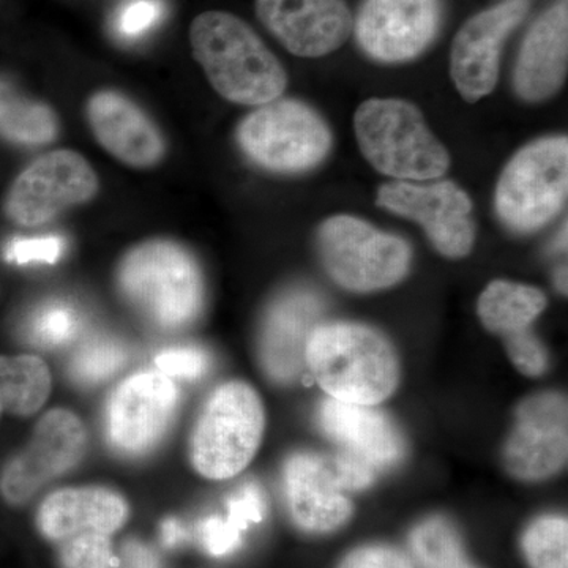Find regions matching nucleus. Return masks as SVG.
Returning a JSON list of instances; mask_svg holds the SVG:
<instances>
[{
	"label": "nucleus",
	"instance_id": "obj_1",
	"mask_svg": "<svg viewBox=\"0 0 568 568\" xmlns=\"http://www.w3.org/2000/svg\"><path fill=\"white\" fill-rule=\"evenodd\" d=\"M190 44L212 88L227 102L263 106L286 89V71L274 52L234 14H197L190 26Z\"/></svg>",
	"mask_w": 568,
	"mask_h": 568
},
{
	"label": "nucleus",
	"instance_id": "obj_2",
	"mask_svg": "<svg viewBox=\"0 0 568 568\" xmlns=\"http://www.w3.org/2000/svg\"><path fill=\"white\" fill-rule=\"evenodd\" d=\"M115 284L122 297L162 331H183L203 313L200 265L185 246L168 239H152L126 252Z\"/></svg>",
	"mask_w": 568,
	"mask_h": 568
},
{
	"label": "nucleus",
	"instance_id": "obj_3",
	"mask_svg": "<svg viewBox=\"0 0 568 568\" xmlns=\"http://www.w3.org/2000/svg\"><path fill=\"white\" fill-rule=\"evenodd\" d=\"M305 364L332 398L351 405H377L398 384L394 347L368 325H317L306 345Z\"/></svg>",
	"mask_w": 568,
	"mask_h": 568
},
{
	"label": "nucleus",
	"instance_id": "obj_4",
	"mask_svg": "<svg viewBox=\"0 0 568 568\" xmlns=\"http://www.w3.org/2000/svg\"><path fill=\"white\" fill-rule=\"evenodd\" d=\"M354 129L369 164L396 181H433L450 168L447 149L429 132L422 112L405 100H366L355 112Z\"/></svg>",
	"mask_w": 568,
	"mask_h": 568
},
{
	"label": "nucleus",
	"instance_id": "obj_5",
	"mask_svg": "<svg viewBox=\"0 0 568 568\" xmlns=\"http://www.w3.org/2000/svg\"><path fill=\"white\" fill-rule=\"evenodd\" d=\"M265 425L260 395L241 381L223 384L205 403L194 425L190 458L196 473L226 480L248 466Z\"/></svg>",
	"mask_w": 568,
	"mask_h": 568
},
{
	"label": "nucleus",
	"instance_id": "obj_6",
	"mask_svg": "<svg viewBox=\"0 0 568 568\" xmlns=\"http://www.w3.org/2000/svg\"><path fill=\"white\" fill-rule=\"evenodd\" d=\"M567 192V138H544L521 149L503 171L496 189L497 215L510 230L532 233L558 215Z\"/></svg>",
	"mask_w": 568,
	"mask_h": 568
},
{
	"label": "nucleus",
	"instance_id": "obj_7",
	"mask_svg": "<svg viewBox=\"0 0 568 568\" xmlns=\"http://www.w3.org/2000/svg\"><path fill=\"white\" fill-rule=\"evenodd\" d=\"M242 152L274 173H302L317 166L332 149V133L308 104L274 100L246 115L237 129Z\"/></svg>",
	"mask_w": 568,
	"mask_h": 568
},
{
	"label": "nucleus",
	"instance_id": "obj_8",
	"mask_svg": "<svg viewBox=\"0 0 568 568\" xmlns=\"http://www.w3.org/2000/svg\"><path fill=\"white\" fill-rule=\"evenodd\" d=\"M317 245L328 275L355 293L386 290L409 271V245L355 216H332L324 222Z\"/></svg>",
	"mask_w": 568,
	"mask_h": 568
},
{
	"label": "nucleus",
	"instance_id": "obj_9",
	"mask_svg": "<svg viewBox=\"0 0 568 568\" xmlns=\"http://www.w3.org/2000/svg\"><path fill=\"white\" fill-rule=\"evenodd\" d=\"M99 175L81 153L61 149L29 164L11 185L6 213L26 227L43 226L71 207L92 201Z\"/></svg>",
	"mask_w": 568,
	"mask_h": 568
},
{
	"label": "nucleus",
	"instance_id": "obj_10",
	"mask_svg": "<svg viewBox=\"0 0 568 568\" xmlns=\"http://www.w3.org/2000/svg\"><path fill=\"white\" fill-rule=\"evenodd\" d=\"M179 398L174 379L160 372L136 373L122 381L108 399L104 414L112 450L125 457L153 450L173 424Z\"/></svg>",
	"mask_w": 568,
	"mask_h": 568
},
{
	"label": "nucleus",
	"instance_id": "obj_11",
	"mask_svg": "<svg viewBox=\"0 0 568 568\" xmlns=\"http://www.w3.org/2000/svg\"><path fill=\"white\" fill-rule=\"evenodd\" d=\"M377 205L422 224L432 244L447 257L466 256L473 250L476 227L473 201L450 181L386 183L377 192Z\"/></svg>",
	"mask_w": 568,
	"mask_h": 568
},
{
	"label": "nucleus",
	"instance_id": "obj_12",
	"mask_svg": "<svg viewBox=\"0 0 568 568\" xmlns=\"http://www.w3.org/2000/svg\"><path fill=\"white\" fill-rule=\"evenodd\" d=\"M88 432L77 414L52 409L33 429L31 443L3 469L2 496L14 506L31 499L52 478L61 477L81 462Z\"/></svg>",
	"mask_w": 568,
	"mask_h": 568
},
{
	"label": "nucleus",
	"instance_id": "obj_13",
	"mask_svg": "<svg viewBox=\"0 0 568 568\" xmlns=\"http://www.w3.org/2000/svg\"><path fill=\"white\" fill-rule=\"evenodd\" d=\"M528 10V0H506L480 11L459 29L452 43L450 74L467 102H477L495 91L504 43Z\"/></svg>",
	"mask_w": 568,
	"mask_h": 568
},
{
	"label": "nucleus",
	"instance_id": "obj_14",
	"mask_svg": "<svg viewBox=\"0 0 568 568\" xmlns=\"http://www.w3.org/2000/svg\"><path fill=\"white\" fill-rule=\"evenodd\" d=\"M439 18V0H365L355 33L369 58L405 62L432 43Z\"/></svg>",
	"mask_w": 568,
	"mask_h": 568
},
{
	"label": "nucleus",
	"instance_id": "obj_15",
	"mask_svg": "<svg viewBox=\"0 0 568 568\" xmlns=\"http://www.w3.org/2000/svg\"><path fill=\"white\" fill-rule=\"evenodd\" d=\"M567 399L559 394L530 396L518 407L517 426L506 447V465L521 480L555 476L567 462Z\"/></svg>",
	"mask_w": 568,
	"mask_h": 568
},
{
	"label": "nucleus",
	"instance_id": "obj_16",
	"mask_svg": "<svg viewBox=\"0 0 568 568\" xmlns=\"http://www.w3.org/2000/svg\"><path fill=\"white\" fill-rule=\"evenodd\" d=\"M261 22L298 58H323L342 48L354 29L346 0H256Z\"/></svg>",
	"mask_w": 568,
	"mask_h": 568
},
{
	"label": "nucleus",
	"instance_id": "obj_17",
	"mask_svg": "<svg viewBox=\"0 0 568 568\" xmlns=\"http://www.w3.org/2000/svg\"><path fill=\"white\" fill-rule=\"evenodd\" d=\"M323 313V298L306 287L286 291L268 306L261 328L260 358L276 383H293L304 372L306 345Z\"/></svg>",
	"mask_w": 568,
	"mask_h": 568
},
{
	"label": "nucleus",
	"instance_id": "obj_18",
	"mask_svg": "<svg viewBox=\"0 0 568 568\" xmlns=\"http://www.w3.org/2000/svg\"><path fill=\"white\" fill-rule=\"evenodd\" d=\"M85 118L97 142L126 166L151 170L166 155V141L156 123L121 92L93 93Z\"/></svg>",
	"mask_w": 568,
	"mask_h": 568
},
{
	"label": "nucleus",
	"instance_id": "obj_19",
	"mask_svg": "<svg viewBox=\"0 0 568 568\" xmlns=\"http://www.w3.org/2000/svg\"><path fill=\"white\" fill-rule=\"evenodd\" d=\"M284 491L294 521L310 532H331L351 517V503L336 480L332 463L297 454L283 470Z\"/></svg>",
	"mask_w": 568,
	"mask_h": 568
},
{
	"label": "nucleus",
	"instance_id": "obj_20",
	"mask_svg": "<svg viewBox=\"0 0 568 568\" xmlns=\"http://www.w3.org/2000/svg\"><path fill=\"white\" fill-rule=\"evenodd\" d=\"M568 65V3L545 11L523 41L515 89L526 102H540L559 91Z\"/></svg>",
	"mask_w": 568,
	"mask_h": 568
},
{
	"label": "nucleus",
	"instance_id": "obj_21",
	"mask_svg": "<svg viewBox=\"0 0 568 568\" xmlns=\"http://www.w3.org/2000/svg\"><path fill=\"white\" fill-rule=\"evenodd\" d=\"M129 511L125 497L110 488H63L43 500L37 514V525L52 541L85 532L111 536L125 525Z\"/></svg>",
	"mask_w": 568,
	"mask_h": 568
},
{
	"label": "nucleus",
	"instance_id": "obj_22",
	"mask_svg": "<svg viewBox=\"0 0 568 568\" xmlns=\"http://www.w3.org/2000/svg\"><path fill=\"white\" fill-rule=\"evenodd\" d=\"M320 424L325 435L342 448V454L362 459L377 470L395 465L405 454L398 429L373 406L325 399L320 409Z\"/></svg>",
	"mask_w": 568,
	"mask_h": 568
},
{
	"label": "nucleus",
	"instance_id": "obj_23",
	"mask_svg": "<svg viewBox=\"0 0 568 568\" xmlns=\"http://www.w3.org/2000/svg\"><path fill=\"white\" fill-rule=\"evenodd\" d=\"M545 308L547 297L540 290L504 280L489 284L477 305L485 327L504 336L529 328Z\"/></svg>",
	"mask_w": 568,
	"mask_h": 568
},
{
	"label": "nucleus",
	"instance_id": "obj_24",
	"mask_svg": "<svg viewBox=\"0 0 568 568\" xmlns=\"http://www.w3.org/2000/svg\"><path fill=\"white\" fill-rule=\"evenodd\" d=\"M51 386L50 368L41 358L0 357V416H32L50 398Z\"/></svg>",
	"mask_w": 568,
	"mask_h": 568
},
{
	"label": "nucleus",
	"instance_id": "obj_25",
	"mask_svg": "<svg viewBox=\"0 0 568 568\" xmlns=\"http://www.w3.org/2000/svg\"><path fill=\"white\" fill-rule=\"evenodd\" d=\"M58 134V115L52 108L0 80V136L22 145H44Z\"/></svg>",
	"mask_w": 568,
	"mask_h": 568
},
{
	"label": "nucleus",
	"instance_id": "obj_26",
	"mask_svg": "<svg viewBox=\"0 0 568 568\" xmlns=\"http://www.w3.org/2000/svg\"><path fill=\"white\" fill-rule=\"evenodd\" d=\"M265 496L260 485L250 481L227 504L226 517L205 519L200 526V538L212 556H226L242 545V534L250 525L263 521Z\"/></svg>",
	"mask_w": 568,
	"mask_h": 568
},
{
	"label": "nucleus",
	"instance_id": "obj_27",
	"mask_svg": "<svg viewBox=\"0 0 568 568\" xmlns=\"http://www.w3.org/2000/svg\"><path fill=\"white\" fill-rule=\"evenodd\" d=\"M81 327L82 317L77 306L69 302L50 301L33 310L22 332L31 345L52 349L73 342L80 335Z\"/></svg>",
	"mask_w": 568,
	"mask_h": 568
},
{
	"label": "nucleus",
	"instance_id": "obj_28",
	"mask_svg": "<svg viewBox=\"0 0 568 568\" xmlns=\"http://www.w3.org/2000/svg\"><path fill=\"white\" fill-rule=\"evenodd\" d=\"M126 362V349L121 342L97 336L78 347L70 358L69 375L80 386H99L118 375Z\"/></svg>",
	"mask_w": 568,
	"mask_h": 568
},
{
	"label": "nucleus",
	"instance_id": "obj_29",
	"mask_svg": "<svg viewBox=\"0 0 568 568\" xmlns=\"http://www.w3.org/2000/svg\"><path fill=\"white\" fill-rule=\"evenodd\" d=\"M410 547L425 568H448L463 560L458 534L443 518L422 523L410 536Z\"/></svg>",
	"mask_w": 568,
	"mask_h": 568
},
{
	"label": "nucleus",
	"instance_id": "obj_30",
	"mask_svg": "<svg viewBox=\"0 0 568 568\" xmlns=\"http://www.w3.org/2000/svg\"><path fill=\"white\" fill-rule=\"evenodd\" d=\"M567 519L545 517L526 532L525 552L534 568H567Z\"/></svg>",
	"mask_w": 568,
	"mask_h": 568
},
{
	"label": "nucleus",
	"instance_id": "obj_31",
	"mask_svg": "<svg viewBox=\"0 0 568 568\" xmlns=\"http://www.w3.org/2000/svg\"><path fill=\"white\" fill-rule=\"evenodd\" d=\"M62 568H112L115 562L110 536L99 532L78 534L61 541Z\"/></svg>",
	"mask_w": 568,
	"mask_h": 568
},
{
	"label": "nucleus",
	"instance_id": "obj_32",
	"mask_svg": "<svg viewBox=\"0 0 568 568\" xmlns=\"http://www.w3.org/2000/svg\"><path fill=\"white\" fill-rule=\"evenodd\" d=\"M155 365L171 379L197 381L207 375L211 355L196 346L173 347L156 355Z\"/></svg>",
	"mask_w": 568,
	"mask_h": 568
},
{
	"label": "nucleus",
	"instance_id": "obj_33",
	"mask_svg": "<svg viewBox=\"0 0 568 568\" xmlns=\"http://www.w3.org/2000/svg\"><path fill=\"white\" fill-rule=\"evenodd\" d=\"M65 250V241L59 235L13 239L6 246V260L18 265L55 264Z\"/></svg>",
	"mask_w": 568,
	"mask_h": 568
},
{
	"label": "nucleus",
	"instance_id": "obj_34",
	"mask_svg": "<svg viewBox=\"0 0 568 568\" xmlns=\"http://www.w3.org/2000/svg\"><path fill=\"white\" fill-rule=\"evenodd\" d=\"M162 0H129L115 18V31L123 39H140L162 20Z\"/></svg>",
	"mask_w": 568,
	"mask_h": 568
},
{
	"label": "nucleus",
	"instance_id": "obj_35",
	"mask_svg": "<svg viewBox=\"0 0 568 568\" xmlns=\"http://www.w3.org/2000/svg\"><path fill=\"white\" fill-rule=\"evenodd\" d=\"M510 361L526 376H540L548 369V353L536 335L525 328L506 336Z\"/></svg>",
	"mask_w": 568,
	"mask_h": 568
},
{
	"label": "nucleus",
	"instance_id": "obj_36",
	"mask_svg": "<svg viewBox=\"0 0 568 568\" xmlns=\"http://www.w3.org/2000/svg\"><path fill=\"white\" fill-rule=\"evenodd\" d=\"M339 568H413L403 552L387 547H366L351 552Z\"/></svg>",
	"mask_w": 568,
	"mask_h": 568
},
{
	"label": "nucleus",
	"instance_id": "obj_37",
	"mask_svg": "<svg viewBox=\"0 0 568 568\" xmlns=\"http://www.w3.org/2000/svg\"><path fill=\"white\" fill-rule=\"evenodd\" d=\"M112 568H163L159 556L141 541L132 540L123 545L121 556Z\"/></svg>",
	"mask_w": 568,
	"mask_h": 568
},
{
	"label": "nucleus",
	"instance_id": "obj_38",
	"mask_svg": "<svg viewBox=\"0 0 568 568\" xmlns=\"http://www.w3.org/2000/svg\"><path fill=\"white\" fill-rule=\"evenodd\" d=\"M186 538V530L178 519H166L162 526V540L166 547L174 548L183 544Z\"/></svg>",
	"mask_w": 568,
	"mask_h": 568
},
{
	"label": "nucleus",
	"instance_id": "obj_39",
	"mask_svg": "<svg viewBox=\"0 0 568 568\" xmlns=\"http://www.w3.org/2000/svg\"><path fill=\"white\" fill-rule=\"evenodd\" d=\"M558 286H559V290L562 291V293H567V271H566V267H564L562 271H559V274H558Z\"/></svg>",
	"mask_w": 568,
	"mask_h": 568
},
{
	"label": "nucleus",
	"instance_id": "obj_40",
	"mask_svg": "<svg viewBox=\"0 0 568 568\" xmlns=\"http://www.w3.org/2000/svg\"><path fill=\"white\" fill-rule=\"evenodd\" d=\"M448 568H474V567H470L469 564L465 562V559H463V560H459V562L454 564V566L448 567Z\"/></svg>",
	"mask_w": 568,
	"mask_h": 568
}]
</instances>
